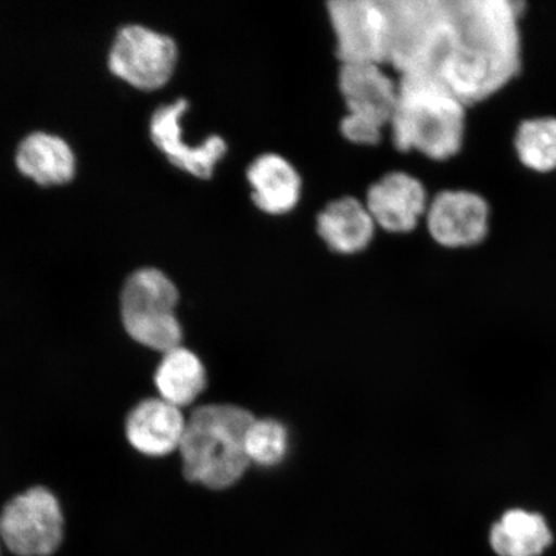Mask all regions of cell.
I'll return each mask as SVG.
<instances>
[{"mask_svg":"<svg viewBox=\"0 0 556 556\" xmlns=\"http://www.w3.org/2000/svg\"><path fill=\"white\" fill-rule=\"evenodd\" d=\"M387 125L370 117L345 114L340 122V134L348 142L358 146H374L380 142Z\"/></svg>","mask_w":556,"mask_h":556,"instance_id":"obj_20","label":"cell"},{"mask_svg":"<svg viewBox=\"0 0 556 556\" xmlns=\"http://www.w3.org/2000/svg\"><path fill=\"white\" fill-rule=\"evenodd\" d=\"M178 50L168 35L142 25H127L117 31L109 54L111 72L142 89H154L169 80Z\"/></svg>","mask_w":556,"mask_h":556,"instance_id":"obj_7","label":"cell"},{"mask_svg":"<svg viewBox=\"0 0 556 556\" xmlns=\"http://www.w3.org/2000/svg\"><path fill=\"white\" fill-rule=\"evenodd\" d=\"M255 417L233 405L201 406L187 419L179 454L187 481L226 490L249 468L248 429Z\"/></svg>","mask_w":556,"mask_h":556,"instance_id":"obj_3","label":"cell"},{"mask_svg":"<svg viewBox=\"0 0 556 556\" xmlns=\"http://www.w3.org/2000/svg\"><path fill=\"white\" fill-rule=\"evenodd\" d=\"M187 419L182 408L163 399L139 402L125 422L131 446L146 456L162 457L179 451Z\"/></svg>","mask_w":556,"mask_h":556,"instance_id":"obj_12","label":"cell"},{"mask_svg":"<svg viewBox=\"0 0 556 556\" xmlns=\"http://www.w3.org/2000/svg\"><path fill=\"white\" fill-rule=\"evenodd\" d=\"M316 228L325 245L340 255L364 252L378 229L365 201L353 197L330 201L318 213Z\"/></svg>","mask_w":556,"mask_h":556,"instance_id":"obj_14","label":"cell"},{"mask_svg":"<svg viewBox=\"0 0 556 556\" xmlns=\"http://www.w3.org/2000/svg\"><path fill=\"white\" fill-rule=\"evenodd\" d=\"M365 204L378 229L408 233L426 219L430 203L426 186L406 172L386 174L368 187Z\"/></svg>","mask_w":556,"mask_h":556,"instance_id":"obj_9","label":"cell"},{"mask_svg":"<svg viewBox=\"0 0 556 556\" xmlns=\"http://www.w3.org/2000/svg\"><path fill=\"white\" fill-rule=\"evenodd\" d=\"M514 148L526 168L538 173L556 170V117L521 122L514 137Z\"/></svg>","mask_w":556,"mask_h":556,"instance_id":"obj_18","label":"cell"},{"mask_svg":"<svg viewBox=\"0 0 556 556\" xmlns=\"http://www.w3.org/2000/svg\"><path fill=\"white\" fill-rule=\"evenodd\" d=\"M490 205L468 190H444L430 199L426 226L430 238L443 248H471L489 235Z\"/></svg>","mask_w":556,"mask_h":556,"instance_id":"obj_8","label":"cell"},{"mask_svg":"<svg viewBox=\"0 0 556 556\" xmlns=\"http://www.w3.org/2000/svg\"><path fill=\"white\" fill-rule=\"evenodd\" d=\"M342 64H389L393 43L392 2L337 0L328 4Z\"/></svg>","mask_w":556,"mask_h":556,"instance_id":"obj_5","label":"cell"},{"mask_svg":"<svg viewBox=\"0 0 556 556\" xmlns=\"http://www.w3.org/2000/svg\"><path fill=\"white\" fill-rule=\"evenodd\" d=\"M0 539L17 556H50L64 539L59 500L45 486L13 497L0 514Z\"/></svg>","mask_w":556,"mask_h":556,"instance_id":"obj_6","label":"cell"},{"mask_svg":"<svg viewBox=\"0 0 556 556\" xmlns=\"http://www.w3.org/2000/svg\"><path fill=\"white\" fill-rule=\"evenodd\" d=\"M178 289L157 268L136 270L125 281L121 311L125 330L137 343L163 354L182 343L176 308Z\"/></svg>","mask_w":556,"mask_h":556,"instance_id":"obj_4","label":"cell"},{"mask_svg":"<svg viewBox=\"0 0 556 556\" xmlns=\"http://www.w3.org/2000/svg\"><path fill=\"white\" fill-rule=\"evenodd\" d=\"M554 541L547 519L526 509L506 510L489 530V545L496 556H542Z\"/></svg>","mask_w":556,"mask_h":556,"instance_id":"obj_15","label":"cell"},{"mask_svg":"<svg viewBox=\"0 0 556 556\" xmlns=\"http://www.w3.org/2000/svg\"><path fill=\"white\" fill-rule=\"evenodd\" d=\"M18 169L40 185L65 184L74 177L75 155L64 138L34 131L18 144Z\"/></svg>","mask_w":556,"mask_h":556,"instance_id":"obj_16","label":"cell"},{"mask_svg":"<svg viewBox=\"0 0 556 556\" xmlns=\"http://www.w3.org/2000/svg\"><path fill=\"white\" fill-rule=\"evenodd\" d=\"M247 179L256 207L270 217H281L301 203L303 180L289 159L266 152L249 164Z\"/></svg>","mask_w":556,"mask_h":556,"instance_id":"obj_13","label":"cell"},{"mask_svg":"<svg viewBox=\"0 0 556 556\" xmlns=\"http://www.w3.org/2000/svg\"><path fill=\"white\" fill-rule=\"evenodd\" d=\"M523 7L511 0H432L408 74L430 76L467 108L496 94L520 72Z\"/></svg>","mask_w":556,"mask_h":556,"instance_id":"obj_1","label":"cell"},{"mask_svg":"<svg viewBox=\"0 0 556 556\" xmlns=\"http://www.w3.org/2000/svg\"><path fill=\"white\" fill-rule=\"evenodd\" d=\"M187 109L189 102L185 99L160 106L151 117V137L174 165L197 177H212L215 165L226 155L227 142L218 135L207 137L197 146L185 142L180 117Z\"/></svg>","mask_w":556,"mask_h":556,"instance_id":"obj_10","label":"cell"},{"mask_svg":"<svg viewBox=\"0 0 556 556\" xmlns=\"http://www.w3.org/2000/svg\"><path fill=\"white\" fill-rule=\"evenodd\" d=\"M386 65L342 64L339 72V89L346 113L381 124H391L400 93V81L389 75Z\"/></svg>","mask_w":556,"mask_h":556,"instance_id":"obj_11","label":"cell"},{"mask_svg":"<svg viewBox=\"0 0 556 556\" xmlns=\"http://www.w3.org/2000/svg\"><path fill=\"white\" fill-rule=\"evenodd\" d=\"M245 450L250 464L264 468L276 467L289 452L288 429L273 419H254L248 429Z\"/></svg>","mask_w":556,"mask_h":556,"instance_id":"obj_19","label":"cell"},{"mask_svg":"<svg viewBox=\"0 0 556 556\" xmlns=\"http://www.w3.org/2000/svg\"><path fill=\"white\" fill-rule=\"evenodd\" d=\"M400 93L389 129L395 148L444 162L460 152L467 106L428 75H400Z\"/></svg>","mask_w":556,"mask_h":556,"instance_id":"obj_2","label":"cell"},{"mask_svg":"<svg viewBox=\"0 0 556 556\" xmlns=\"http://www.w3.org/2000/svg\"><path fill=\"white\" fill-rule=\"evenodd\" d=\"M206 370L201 359L179 345L164 353L155 372L160 399L179 408L190 406L206 387Z\"/></svg>","mask_w":556,"mask_h":556,"instance_id":"obj_17","label":"cell"}]
</instances>
